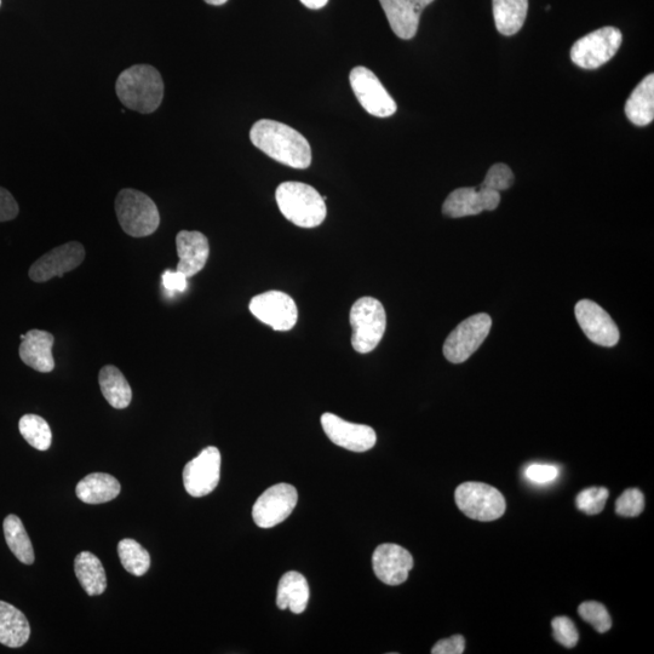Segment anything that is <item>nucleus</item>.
I'll return each instance as SVG.
<instances>
[{
	"instance_id": "9d476101",
	"label": "nucleus",
	"mask_w": 654,
	"mask_h": 654,
	"mask_svg": "<svg viewBox=\"0 0 654 654\" xmlns=\"http://www.w3.org/2000/svg\"><path fill=\"white\" fill-rule=\"evenodd\" d=\"M298 501V493L294 486L277 484L262 493L257 499L252 518L261 529H272L289 518Z\"/></svg>"
},
{
	"instance_id": "7ed1b4c3",
	"label": "nucleus",
	"mask_w": 654,
	"mask_h": 654,
	"mask_svg": "<svg viewBox=\"0 0 654 654\" xmlns=\"http://www.w3.org/2000/svg\"><path fill=\"white\" fill-rule=\"evenodd\" d=\"M286 220L301 228H315L324 222L327 209L317 189L302 182H284L275 192Z\"/></svg>"
},
{
	"instance_id": "2eb2a0df",
	"label": "nucleus",
	"mask_w": 654,
	"mask_h": 654,
	"mask_svg": "<svg viewBox=\"0 0 654 654\" xmlns=\"http://www.w3.org/2000/svg\"><path fill=\"white\" fill-rule=\"evenodd\" d=\"M576 319L579 326L595 344L601 347H613L619 341V330L604 308L590 300H582L576 304Z\"/></svg>"
},
{
	"instance_id": "cd10ccee",
	"label": "nucleus",
	"mask_w": 654,
	"mask_h": 654,
	"mask_svg": "<svg viewBox=\"0 0 654 654\" xmlns=\"http://www.w3.org/2000/svg\"><path fill=\"white\" fill-rule=\"evenodd\" d=\"M5 541L11 552L19 559L22 564L32 565L36 556H34L33 545L28 537L24 524L19 516L11 514L3 522Z\"/></svg>"
},
{
	"instance_id": "ddd939ff",
	"label": "nucleus",
	"mask_w": 654,
	"mask_h": 654,
	"mask_svg": "<svg viewBox=\"0 0 654 654\" xmlns=\"http://www.w3.org/2000/svg\"><path fill=\"white\" fill-rule=\"evenodd\" d=\"M321 426L332 443L349 451L366 452L377 443L374 429L365 424L344 421L334 413H324Z\"/></svg>"
},
{
	"instance_id": "72a5a7b5",
	"label": "nucleus",
	"mask_w": 654,
	"mask_h": 654,
	"mask_svg": "<svg viewBox=\"0 0 654 654\" xmlns=\"http://www.w3.org/2000/svg\"><path fill=\"white\" fill-rule=\"evenodd\" d=\"M645 509V497L638 489H629L616 502V513L625 518H635Z\"/></svg>"
},
{
	"instance_id": "a211bd4d",
	"label": "nucleus",
	"mask_w": 654,
	"mask_h": 654,
	"mask_svg": "<svg viewBox=\"0 0 654 654\" xmlns=\"http://www.w3.org/2000/svg\"><path fill=\"white\" fill-rule=\"evenodd\" d=\"M434 0H380L395 36L409 40L416 36L422 11Z\"/></svg>"
},
{
	"instance_id": "412c9836",
	"label": "nucleus",
	"mask_w": 654,
	"mask_h": 654,
	"mask_svg": "<svg viewBox=\"0 0 654 654\" xmlns=\"http://www.w3.org/2000/svg\"><path fill=\"white\" fill-rule=\"evenodd\" d=\"M31 627L26 616L8 602L0 601V644L19 648L30 640Z\"/></svg>"
},
{
	"instance_id": "a878e982",
	"label": "nucleus",
	"mask_w": 654,
	"mask_h": 654,
	"mask_svg": "<svg viewBox=\"0 0 654 654\" xmlns=\"http://www.w3.org/2000/svg\"><path fill=\"white\" fill-rule=\"evenodd\" d=\"M99 383L103 397L114 409L123 410L131 404L133 390L118 367L113 365L102 367Z\"/></svg>"
},
{
	"instance_id": "6ab92c4d",
	"label": "nucleus",
	"mask_w": 654,
	"mask_h": 654,
	"mask_svg": "<svg viewBox=\"0 0 654 654\" xmlns=\"http://www.w3.org/2000/svg\"><path fill=\"white\" fill-rule=\"evenodd\" d=\"M177 255L180 262L177 271L194 277L205 267L209 260L210 245L208 238L200 232L182 231L176 237Z\"/></svg>"
},
{
	"instance_id": "2f4dec72",
	"label": "nucleus",
	"mask_w": 654,
	"mask_h": 654,
	"mask_svg": "<svg viewBox=\"0 0 654 654\" xmlns=\"http://www.w3.org/2000/svg\"><path fill=\"white\" fill-rule=\"evenodd\" d=\"M608 496H610V492L606 487H590L577 496V507L587 515L600 514L606 506Z\"/></svg>"
},
{
	"instance_id": "f3484780",
	"label": "nucleus",
	"mask_w": 654,
	"mask_h": 654,
	"mask_svg": "<svg viewBox=\"0 0 654 654\" xmlns=\"http://www.w3.org/2000/svg\"><path fill=\"white\" fill-rule=\"evenodd\" d=\"M375 575L388 585H400L407 581L413 567L412 555L398 544H382L372 556Z\"/></svg>"
},
{
	"instance_id": "f03ea898",
	"label": "nucleus",
	"mask_w": 654,
	"mask_h": 654,
	"mask_svg": "<svg viewBox=\"0 0 654 654\" xmlns=\"http://www.w3.org/2000/svg\"><path fill=\"white\" fill-rule=\"evenodd\" d=\"M116 91L125 107L142 114L153 113L162 105L163 78L153 66L136 65L120 73Z\"/></svg>"
},
{
	"instance_id": "b1692460",
	"label": "nucleus",
	"mask_w": 654,
	"mask_h": 654,
	"mask_svg": "<svg viewBox=\"0 0 654 654\" xmlns=\"http://www.w3.org/2000/svg\"><path fill=\"white\" fill-rule=\"evenodd\" d=\"M625 114L631 123L638 126L651 124L654 119V76H648L636 86L630 95Z\"/></svg>"
},
{
	"instance_id": "4be33fe9",
	"label": "nucleus",
	"mask_w": 654,
	"mask_h": 654,
	"mask_svg": "<svg viewBox=\"0 0 654 654\" xmlns=\"http://www.w3.org/2000/svg\"><path fill=\"white\" fill-rule=\"evenodd\" d=\"M120 490L119 481L106 473L86 475L76 487L77 497L86 504L111 502L119 496Z\"/></svg>"
},
{
	"instance_id": "4c0bfd02",
	"label": "nucleus",
	"mask_w": 654,
	"mask_h": 654,
	"mask_svg": "<svg viewBox=\"0 0 654 654\" xmlns=\"http://www.w3.org/2000/svg\"><path fill=\"white\" fill-rule=\"evenodd\" d=\"M466 650V640L462 635L451 636L449 639L440 640L433 647V654H462Z\"/></svg>"
},
{
	"instance_id": "393cba45",
	"label": "nucleus",
	"mask_w": 654,
	"mask_h": 654,
	"mask_svg": "<svg viewBox=\"0 0 654 654\" xmlns=\"http://www.w3.org/2000/svg\"><path fill=\"white\" fill-rule=\"evenodd\" d=\"M493 19L503 36H514L524 26L529 0H492Z\"/></svg>"
},
{
	"instance_id": "bb28decb",
	"label": "nucleus",
	"mask_w": 654,
	"mask_h": 654,
	"mask_svg": "<svg viewBox=\"0 0 654 654\" xmlns=\"http://www.w3.org/2000/svg\"><path fill=\"white\" fill-rule=\"evenodd\" d=\"M74 571L86 594L97 596L105 593L107 576L102 562L96 555L82 552L74 560Z\"/></svg>"
},
{
	"instance_id": "4468645a",
	"label": "nucleus",
	"mask_w": 654,
	"mask_h": 654,
	"mask_svg": "<svg viewBox=\"0 0 654 654\" xmlns=\"http://www.w3.org/2000/svg\"><path fill=\"white\" fill-rule=\"evenodd\" d=\"M84 258V246L78 242L57 246L33 263L30 278L36 283H45L56 277L62 278L82 265Z\"/></svg>"
},
{
	"instance_id": "423d86ee",
	"label": "nucleus",
	"mask_w": 654,
	"mask_h": 654,
	"mask_svg": "<svg viewBox=\"0 0 654 654\" xmlns=\"http://www.w3.org/2000/svg\"><path fill=\"white\" fill-rule=\"evenodd\" d=\"M455 499L458 508L468 518L483 522L502 518L507 509L502 493L483 483H464L458 486Z\"/></svg>"
},
{
	"instance_id": "c85d7f7f",
	"label": "nucleus",
	"mask_w": 654,
	"mask_h": 654,
	"mask_svg": "<svg viewBox=\"0 0 654 654\" xmlns=\"http://www.w3.org/2000/svg\"><path fill=\"white\" fill-rule=\"evenodd\" d=\"M118 554L124 569L133 576H145L151 567V555L135 539L125 538L120 541Z\"/></svg>"
},
{
	"instance_id": "473e14b6",
	"label": "nucleus",
	"mask_w": 654,
	"mask_h": 654,
	"mask_svg": "<svg viewBox=\"0 0 654 654\" xmlns=\"http://www.w3.org/2000/svg\"><path fill=\"white\" fill-rule=\"evenodd\" d=\"M513 183L514 174L512 169L506 164H496L487 172L484 182L479 187L502 192L512 187Z\"/></svg>"
},
{
	"instance_id": "a19ab883",
	"label": "nucleus",
	"mask_w": 654,
	"mask_h": 654,
	"mask_svg": "<svg viewBox=\"0 0 654 654\" xmlns=\"http://www.w3.org/2000/svg\"><path fill=\"white\" fill-rule=\"evenodd\" d=\"M205 2L210 5H215V7H220V5L226 4L228 0H205Z\"/></svg>"
},
{
	"instance_id": "1a4fd4ad",
	"label": "nucleus",
	"mask_w": 654,
	"mask_h": 654,
	"mask_svg": "<svg viewBox=\"0 0 654 654\" xmlns=\"http://www.w3.org/2000/svg\"><path fill=\"white\" fill-rule=\"evenodd\" d=\"M349 82L360 105L371 116L388 118L397 112V102L369 68L355 67L349 74Z\"/></svg>"
},
{
	"instance_id": "aec40b11",
	"label": "nucleus",
	"mask_w": 654,
	"mask_h": 654,
	"mask_svg": "<svg viewBox=\"0 0 654 654\" xmlns=\"http://www.w3.org/2000/svg\"><path fill=\"white\" fill-rule=\"evenodd\" d=\"M21 340L20 358L27 366L43 374H49L55 369V337L50 332L31 330L22 335Z\"/></svg>"
},
{
	"instance_id": "39448f33",
	"label": "nucleus",
	"mask_w": 654,
	"mask_h": 654,
	"mask_svg": "<svg viewBox=\"0 0 654 654\" xmlns=\"http://www.w3.org/2000/svg\"><path fill=\"white\" fill-rule=\"evenodd\" d=\"M349 321L353 330L354 351L360 354L374 351L382 341L387 327L383 304L374 297H361L353 304Z\"/></svg>"
},
{
	"instance_id": "e433bc0d",
	"label": "nucleus",
	"mask_w": 654,
	"mask_h": 654,
	"mask_svg": "<svg viewBox=\"0 0 654 654\" xmlns=\"http://www.w3.org/2000/svg\"><path fill=\"white\" fill-rule=\"evenodd\" d=\"M19 215V205L7 189L0 187V222L14 220Z\"/></svg>"
},
{
	"instance_id": "6e6552de",
	"label": "nucleus",
	"mask_w": 654,
	"mask_h": 654,
	"mask_svg": "<svg viewBox=\"0 0 654 654\" xmlns=\"http://www.w3.org/2000/svg\"><path fill=\"white\" fill-rule=\"evenodd\" d=\"M492 319L489 314L473 315L456 327L446 338L444 355L450 363L462 364L478 351L489 336Z\"/></svg>"
},
{
	"instance_id": "58836bf2",
	"label": "nucleus",
	"mask_w": 654,
	"mask_h": 654,
	"mask_svg": "<svg viewBox=\"0 0 654 654\" xmlns=\"http://www.w3.org/2000/svg\"><path fill=\"white\" fill-rule=\"evenodd\" d=\"M163 285L166 291H169L170 294L174 292H183L186 291L188 286V278L185 274L176 271H165L163 274Z\"/></svg>"
},
{
	"instance_id": "f257e3e1",
	"label": "nucleus",
	"mask_w": 654,
	"mask_h": 654,
	"mask_svg": "<svg viewBox=\"0 0 654 654\" xmlns=\"http://www.w3.org/2000/svg\"><path fill=\"white\" fill-rule=\"evenodd\" d=\"M254 146L280 164L307 169L312 164V149L306 137L291 126L275 120H258L250 131Z\"/></svg>"
},
{
	"instance_id": "c9c22d12",
	"label": "nucleus",
	"mask_w": 654,
	"mask_h": 654,
	"mask_svg": "<svg viewBox=\"0 0 654 654\" xmlns=\"http://www.w3.org/2000/svg\"><path fill=\"white\" fill-rule=\"evenodd\" d=\"M560 470L552 464H531L525 470V476L533 484L545 485L553 483L558 478Z\"/></svg>"
},
{
	"instance_id": "9b49d317",
	"label": "nucleus",
	"mask_w": 654,
	"mask_h": 654,
	"mask_svg": "<svg viewBox=\"0 0 654 654\" xmlns=\"http://www.w3.org/2000/svg\"><path fill=\"white\" fill-rule=\"evenodd\" d=\"M221 453L209 446L183 469V485L192 497L210 495L220 483Z\"/></svg>"
},
{
	"instance_id": "f704fd0d",
	"label": "nucleus",
	"mask_w": 654,
	"mask_h": 654,
	"mask_svg": "<svg viewBox=\"0 0 654 654\" xmlns=\"http://www.w3.org/2000/svg\"><path fill=\"white\" fill-rule=\"evenodd\" d=\"M552 627L554 638L560 645L573 648L578 644V630L570 618L556 617L553 619Z\"/></svg>"
},
{
	"instance_id": "dca6fc26",
	"label": "nucleus",
	"mask_w": 654,
	"mask_h": 654,
	"mask_svg": "<svg viewBox=\"0 0 654 654\" xmlns=\"http://www.w3.org/2000/svg\"><path fill=\"white\" fill-rule=\"evenodd\" d=\"M501 203V194L484 188H458L446 198L443 214L447 217L461 218L479 215L483 211H493Z\"/></svg>"
},
{
	"instance_id": "79ce46f5",
	"label": "nucleus",
	"mask_w": 654,
	"mask_h": 654,
	"mask_svg": "<svg viewBox=\"0 0 654 654\" xmlns=\"http://www.w3.org/2000/svg\"><path fill=\"white\" fill-rule=\"evenodd\" d=\"M0 5H2V0H0Z\"/></svg>"
},
{
	"instance_id": "0eeeda50",
	"label": "nucleus",
	"mask_w": 654,
	"mask_h": 654,
	"mask_svg": "<svg viewBox=\"0 0 654 654\" xmlns=\"http://www.w3.org/2000/svg\"><path fill=\"white\" fill-rule=\"evenodd\" d=\"M622 40V32L618 28L602 27L573 44L571 60L584 70H596L618 53Z\"/></svg>"
},
{
	"instance_id": "c756f323",
	"label": "nucleus",
	"mask_w": 654,
	"mask_h": 654,
	"mask_svg": "<svg viewBox=\"0 0 654 654\" xmlns=\"http://www.w3.org/2000/svg\"><path fill=\"white\" fill-rule=\"evenodd\" d=\"M19 429L28 444L39 451L50 449L53 441V433L50 426L43 417L37 415H25L21 418Z\"/></svg>"
},
{
	"instance_id": "5701e85b",
	"label": "nucleus",
	"mask_w": 654,
	"mask_h": 654,
	"mask_svg": "<svg viewBox=\"0 0 654 654\" xmlns=\"http://www.w3.org/2000/svg\"><path fill=\"white\" fill-rule=\"evenodd\" d=\"M309 585L301 573L291 571L281 577L278 585L277 606L280 610L289 608L291 612L300 615L308 606Z\"/></svg>"
},
{
	"instance_id": "ea45409f",
	"label": "nucleus",
	"mask_w": 654,
	"mask_h": 654,
	"mask_svg": "<svg viewBox=\"0 0 654 654\" xmlns=\"http://www.w3.org/2000/svg\"><path fill=\"white\" fill-rule=\"evenodd\" d=\"M301 3L308 9L319 10L323 9L329 0H301Z\"/></svg>"
},
{
	"instance_id": "f8f14e48",
	"label": "nucleus",
	"mask_w": 654,
	"mask_h": 654,
	"mask_svg": "<svg viewBox=\"0 0 654 654\" xmlns=\"http://www.w3.org/2000/svg\"><path fill=\"white\" fill-rule=\"evenodd\" d=\"M250 312L275 331L294 329L298 320L296 303L281 291H268L252 298Z\"/></svg>"
},
{
	"instance_id": "20e7f679",
	"label": "nucleus",
	"mask_w": 654,
	"mask_h": 654,
	"mask_svg": "<svg viewBox=\"0 0 654 654\" xmlns=\"http://www.w3.org/2000/svg\"><path fill=\"white\" fill-rule=\"evenodd\" d=\"M120 227L134 238H145L157 231L160 215L156 203L136 189H123L116 199Z\"/></svg>"
},
{
	"instance_id": "7c9ffc66",
	"label": "nucleus",
	"mask_w": 654,
	"mask_h": 654,
	"mask_svg": "<svg viewBox=\"0 0 654 654\" xmlns=\"http://www.w3.org/2000/svg\"><path fill=\"white\" fill-rule=\"evenodd\" d=\"M578 613L585 622L593 625L594 629L599 631L601 634L607 633V631L612 628L610 613H608L606 607L601 605L600 602H583V604L578 607Z\"/></svg>"
}]
</instances>
